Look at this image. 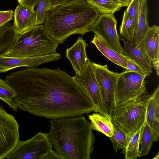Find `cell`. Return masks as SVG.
<instances>
[{"mask_svg":"<svg viewBox=\"0 0 159 159\" xmlns=\"http://www.w3.org/2000/svg\"><path fill=\"white\" fill-rule=\"evenodd\" d=\"M5 81L16 93L18 108L50 119L95 112L73 77L59 67L26 68L7 75Z\"/></svg>","mask_w":159,"mask_h":159,"instance_id":"cell-1","label":"cell"},{"mask_svg":"<svg viewBox=\"0 0 159 159\" xmlns=\"http://www.w3.org/2000/svg\"><path fill=\"white\" fill-rule=\"evenodd\" d=\"M48 135L60 159H90L95 136L83 115L51 119Z\"/></svg>","mask_w":159,"mask_h":159,"instance_id":"cell-2","label":"cell"},{"mask_svg":"<svg viewBox=\"0 0 159 159\" xmlns=\"http://www.w3.org/2000/svg\"><path fill=\"white\" fill-rule=\"evenodd\" d=\"M100 14L87 0H70L47 10L43 26L50 37L63 44L72 34L91 31Z\"/></svg>","mask_w":159,"mask_h":159,"instance_id":"cell-3","label":"cell"},{"mask_svg":"<svg viewBox=\"0 0 159 159\" xmlns=\"http://www.w3.org/2000/svg\"><path fill=\"white\" fill-rule=\"evenodd\" d=\"M59 44L48 35L43 25H35L18 34L16 43L6 56L16 57L46 56L56 53Z\"/></svg>","mask_w":159,"mask_h":159,"instance_id":"cell-4","label":"cell"},{"mask_svg":"<svg viewBox=\"0 0 159 159\" xmlns=\"http://www.w3.org/2000/svg\"><path fill=\"white\" fill-rule=\"evenodd\" d=\"M148 97L144 94L118 105L112 114V122L125 134L128 142L146 122Z\"/></svg>","mask_w":159,"mask_h":159,"instance_id":"cell-5","label":"cell"},{"mask_svg":"<svg viewBox=\"0 0 159 159\" xmlns=\"http://www.w3.org/2000/svg\"><path fill=\"white\" fill-rule=\"evenodd\" d=\"M6 159H60L48 133L39 132L27 140H18Z\"/></svg>","mask_w":159,"mask_h":159,"instance_id":"cell-6","label":"cell"},{"mask_svg":"<svg viewBox=\"0 0 159 159\" xmlns=\"http://www.w3.org/2000/svg\"><path fill=\"white\" fill-rule=\"evenodd\" d=\"M95 76L99 88L104 115L111 119L115 108V90L118 73L109 70L107 65L92 62Z\"/></svg>","mask_w":159,"mask_h":159,"instance_id":"cell-7","label":"cell"},{"mask_svg":"<svg viewBox=\"0 0 159 159\" xmlns=\"http://www.w3.org/2000/svg\"><path fill=\"white\" fill-rule=\"evenodd\" d=\"M146 77L133 72L118 73L115 90V106L145 94Z\"/></svg>","mask_w":159,"mask_h":159,"instance_id":"cell-8","label":"cell"},{"mask_svg":"<svg viewBox=\"0 0 159 159\" xmlns=\"http://www.w3.org/2000/svg\"><path fill=\"white\" fill-rule=\"evenodd\" d=\"M92 62L89 61L80 74H76L73 78L80 90L92 102L95 109V112H98L105 116L102 109L99 88Z\"/></svg>","mask_w":159,"mask_h":159,"instance_id":"cell-9","label":"cell"},{"mask_svg":"<svg viewBox=\"0 0 159 159\" xmlns=\"http://www.w3.org/2000/svg\"><path fill=\"white\" fill-rule=\"evenodd\" d=\"M19 140V125L14 117L0 106V159L15 147Z\"/></svg>","mask_w":159,"mask_h":159,"instance_id":"cell-10","label":"cell"},{"mask_svg":"<svg viewBox=\"0 0 159 159\" xmlns=\"http://www.w3.org/2000/svg\"><path fill=\"white\" fill-rule=\"evenodd\" d=\"M117 21L113 14H101L91 31L97 34L111 48L123 54L118 34Z\"/></svg>","mask_w":159,"mask_h":159,"instance_id":"cell-11","label":"cell"},{"mask_svg":"<svg viewBox=\"0 0 159 159\" xmlns=\"http://www.w3.org/2000/svg\"><path fill=\"white\" fill-rule=\"evenodd\" d=\"M61 58V55L57 52L37 57H16L5 56L0 57V72H5L20 67H36L43 63L57 61Z\"/></svg>","mask_w":159,"mask_h":159,"instance_id":"cell-12","label":"cell"},{"mask_svg":"<svg viewBox=\"0 0 159 159\" xmlns=\"http://www.w3.org/2000/svg\"><path fill=\"white\" fill-rule=\"evenodd\" d=\"M88 45L82 37H79L75 44L66 50V57L71 62L76 74H80L89 61L86 51Z\"/></svg>","mask_w":159,"mask_h":159,"instance_id":"cell-13","label":"cell"},{"mask_svg":"<svg viewBox=\"0 0 159 159\" xmlns=\"http://www.w3.org/2000/svg\"><path fill=\"white\" fill-rule=\"evenodd\" d=\"M146 123L151 130L153 142L159 138V85L148 96Z\"/></svg>","mask_w":159,"mask_h":159,"instance_id":"cell-14","label":"cell"},{"mask_svg":"<svg viewBox=\"0 0 159 159\" xmlns=\"http://www.w3.org/2000/svg\"><path fill=\"white\" fill-rule=\"evenodd\" d=\"M143 54L152 62L159 58V27L152 25L137 45Z\"/></svg>","mask_w":159,"mask_h":159,"instance_id":"cell-15","label":"cell"},{"mask_svg":"<svg viewBox=\"0 0 159 159\" xmlns=\"http://www.w3.org/2000/svg\"><path fill=\"white\" fill-rule=\"evenodd\" d=\"M14 30L18 34L23 33L35 26L36 11L22 4H19L14 12Z\"/></svg>","mask_w":159,"mask_h":159,"instance_id":"cell-16","label":"cell"},{"mask_svg":"<svg viewBox=\"0 0 159 159\" xmlns=\"http://www.w3.org/2000/svg\"><path fill=\"white\" fill-rule=\"evenodd\" d=\"M91 42L111 61L125 69L127 68L128 58L124 54L119 53L111 48L97 34H94V37Z\"/></svg>","mask_w":159,"mask_h":159,"instance_id":"cell-17","label":"cell"},{"mask_svg":"<svg viewBox=\"0 0 159 159\" xmlns=\"http://www.w3.org/2000/svg\"><path fill=\"white\" fill-rule=\"evenodd\" d=\"M120 39L123 41L124 45L123 54L150 74L152 73L153 67L151 62L143 54L137 46L125 39Z\"/></svg>","mask_w":159,"mask_h":159,"instance_id":"cell-18","label":"cell"},{"mask_svg":"<svg viewBox=\"0 0 159 159\" xmlns=\"http://www.w3.org/2000/svg\"><path fill=\"white\" fill-rule=\"evenodd\" d=\"M17 36L10 21L0 27V57L7 55L16 43Z\"/></svg>","mask_w":159,"mask_h":159,"instance_id":"cell-19","label":"cell"},{"mask_svg":"<svg viewBox=\"0 0 159 159\" xmlns=\"http://www.w3.org/2000/svg\"><path fill=\"white\" fill-rule=\"evenodd\" d=\"M149 10L147 0H141L140 13L135 29L133 43L137 45L143 39L150 27L148 21Z\"/></svg>","mask_w":159,"mask_h":159,"instance_id":"cell-20","label":"cell"},{"mask_svg":"<svg viewBox=\"0 0 159 159\" xmlns=\"http://www.w3.org/2000/svg\"><path fill=\"white\" fill-rule=\"evenodd\" d=\"M92 130L100 132L111 138L113 135V125L111 119L97 112L88 116Z\"/></svg>","mask_w":159,"mask_h":159,"instance_id":"cell-21","label":"cell"},{"mask_svg":"<svg viewBox=\"0 0 159 159\" xmlns=\"http://www.w3.org/2000/svg\"><path fill=\"white\" fill-rule=\"evenodd\" d=\"M101 14H113L122 7L117 0H87Z\"/></svg>","mask_w":159,"mask_h":159,"instance_id":"cell-22","label":"cell"},{"mask_svg":"<svg viewBox=\"0 0 159 159\" xmlns=\"http://www.w3.org/2000/svg\"><path fill=\"white\" fill-rule=\"evenodd\" d=\"M16 93L14 89L5 80L0 79V99L6 102L16 111L18 107L14 99Z\"/></svg>","mask_w":159,"mask_h":159,"instance_id":"cell-23","label":"cell"},{"mask_svg":"<svg viewBox=\"0 0 159 159\" xmlns=\"http://www.w3.org/2000/svg\"><path fill=\"white\" fill-rule=\"evenodd\" d=\"M153 142L151 130L146 122L143 125L141 134L140 144L141 147L139 151V157L147 155Z\"/></svg>","mask_w":159,"mask_h":159,"instance_id":"cell-24","label":"cell"},{"mask_svg":"<svg viewBox=\"0 0 159 159\" xmlns=\"http://www.w3.org/2000/svg\"><path fill=\"white\" fill-rule=\"evenodd\" d=\"M143 125L133 136L128 142L124 154L125 159H135L139 157L140 139Z\"/></svg>","mask_w":159,"mask_h":159,"instance_id":"cell-25","label":"cell"},{"mask_svg":"<svg viewBox=\"0 0 159 159\" xmlns=\"http://www.w3.org/2000/svg\"><path fill=\"white\" fill-rule=\"evenodd\" d=\"M113 131L112 136L110 138L116 153L118 150H121L124 154L128 143V140L125 134L114 123Z\"/></svg>","mask_w":159,"mask_h":159,"instance_id":"cell-26","label":"cell"},{"mask_svg":"<svg viewBox=\"0 0 159 159\" xmlns=\"http://www.w3.org/2000/svg\"><path fill=\"white\" fill-rule=\"evenodd\" d=\"M134 30V22L125 10L120 26V34L126 40L133 43Z\"/></svg>","mask_w":159,"mask_h":159,"instance_id":"cell-27","label":"cell"},{"mask_svg":"<svg viewBox=\"0 0 159 159\" xmlns=\"http://www.w3.org/2000/svg\"><path fill=\"white\" fill-rule=\"evenodd\" d=\"M141 0H131L125 10L136 28L140 11Z\"/></svg>","mask_w":159,"mask_h":159,"instance_id":"cell-28","label":"cell"},{"mask_svg":"<svg viewBox=\"0 0 159 159\" xmlns=\"http://www.w3.org/2000/svg\"><path fill=\"white\" fill-rule=\"evenodd\" d=\"M36 5L35 25H37L43 24L45 19L47 11L46 0H38Z\"/></svg>","mask_w":159,"mask_h":159,"instance_id":"cell-29","label":"cell"},{"mask_svg":"<svg viewBox=\"0 0 159 159\" xmlns=\"http://www.w3.org/2000/svg\"><path fill=\"white\" fill-rule=\"evenodd\" d=\"M127 66L125 72H133L146 76L150 75L135 62L128 58L127 61Z\"/></svg>","mask_w":159,"mask_h":159,"instance_id":"cell-30","label":"cell"},{"mask_svg":"<svg viewBox=\"0 0 159 159\" xmlns=\"http://www.w3.org/2000/svg\"><path fill=\"white\" fill-rule=\"evenodd\" d=\"M13 15V11L11 9L0 11V27L12 20Z\"/></svg>","mask_w":159,"mask_h":159,"instance_id":"cell-31","label":"cell"},{"mask_svg":"<svg viewBox=\"0 0 159 159\" xmlns=\"http://www.w3.org/2000/svg\"><path fill=\"white\" fill-rule=\"evenodd\" d=\"M70 0H46V10L53 7Z\"/></svg>","mask_w":159,"mask_h":159,"instance_id":"cell-32","label":"cell"},{"mask_svg":"<svg viewBox=\"0 0 159 159\" xmlns=\"http://www.w3.org/2000/svg\"><path fill=\"white\" fill-rule=\"evenodd\" d=\"M38 0H24V5L34 9Z\"/></svg>","mask_w":159,"mask_h":159,"instance_id":"cell-33","label":"cell"},{"mask_svg":"<svg viewBox=\"0 0 159 159\" xmlns=\"http://www.w3.org/2000/svg\"><path fill=\"white\" fill-rule=\"evenodd\" d=\"M152 67H154L156 70L157 75L158 76H159V58L152 62Z\"/></svg>","mask_w":159,"mask_h":159,"instance_id":"cell-34","label":"cell"},{"mask_svg":"<svg viewBox=\"0 0 159 159\" xmlns=\"http://www.w3.org/2000/svg\"><path fill=\"white\" fill-rule=\"evenodd\" d=\"M121 5L122 7H127L131 0H117Z\"/></svg>","mask_w":159,"mask_h":159,"instance_id":"cell-35","label":"cell"},{"mask_svg":"<svg viewBox=\"0 0 159 159\" xmlns=\"http://www.w3.org/2000/svg\"><path fill=\"white\" fill-rule=\"evenodd\" d=\"M17 1L19 4L24 5V0H17Z\"/></svg>","mask_w":159,"mask_h":159,"instance_id":"cell-36","label":"cell"},{"mask_svg":"<svg viewBox=\"0 0 159 159\" xmlns=\"http://www.w3.org/2000/svg\"><path fill=\"white\" fill-rule=\"evenodd\" d=\"M159 153H158L155 156V157L153 158V159H159Z\"/></svg>","mask_w":159,"mask_h":159,"instance_id":"cell-37","label":"cell"}]
</instances>
